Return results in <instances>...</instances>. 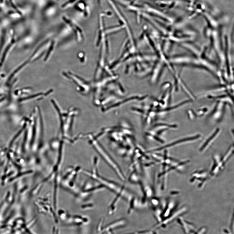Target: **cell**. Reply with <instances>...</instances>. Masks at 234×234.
Wrapping results in <instances>:
<instances>
[{"instance_id":"2","label":"cell","mask_w":234,"mask_h":234,"mask_svg":"<svg viewBox=\"0 0 234 234\" xmlns=\"http://www.w3.org/2000/svg\"><path fill=\"white\" fill-rule=\"evenodd\" d=\"M220 130L219 129H217L214 132L211 136H210L209 139H208L207 141L205 142L204 144H203L202 146L200 148V151L203 152L209 146V145L211 144L213 141L215 140L218 134H219Z\"/></svg>"},{"instance_id":"1","label":"cell","mask_w":234,"mask_h":234,"mask_svg":"<svg viewBox=\"0 0 234 234\" xmlns=\"http://www.w3.org/2000/svg\"><path fill=\"white\" fill-rule=\"evenodd\" d=\"M200 137H201V136H200V135H198L196 136L189 137L186 138H185L179 139L178 140H177V141L171 143V144L166 145L164 146L160 147L159 148V149L158 148L157 150H155V151L165 149V148H166L173 147L175 146V145L182 144L183 143L192 141V140H193L198 139Z\"/></svg>"}]
</instances>
